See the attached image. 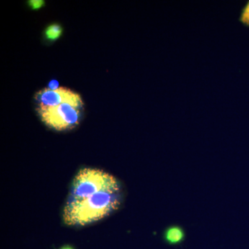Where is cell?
Listing matches in <instances>:
<instances>
[{
  "instance_id": "1",
  "label": "cell",
  "mask_w": 249,
  "mask_h": 249,
  "mask_svg": "<svg viewBox=\"0 0 249 249\" xmlns=\"http://www.w3.org/2000/svg\"><path fill=\"white\" fill-rule=\"evenodd\" d=\"M124 191L120 181L91 192L79 200L66 201L62 213L65 225L81 227L107 217L119 209Z\"/></svg>"
},
{
  "instance_id": "2",
  "label": "cell",
  "mask_w": 249,
  "mask_h": 249,
  "mask_svg": "<svg viewBox=\"0 0 249 249\" xmlns=\"http://www.w3.org/2000/svg\"><path fill=\"white\" fill-rule=\"evenodd\" d=\"M83 104L63 103L53 107H37L42 122L57 131L70 130L79 124Z\"/></svg>"
},
{
  "instance_id": "3",
  "label": "cell",
  "mask_w": 249,
  "mask_h": 249,
  "mask_svg": "<svg viewBox=\"0 0 249 249\" xmlns=\"http://www.w3.org/2000/svg\"><path fill=\"white\" fill-rule=\"evenodd\" d=\"M35 99L37 107H53L63 103L83 104L79 94L62 87L56 90H51L49 88L40 90L36 93Z\"/></svg>"
},
{
  "instance_id": "4",
  "label": "cell",
  "mask_w": 249,
  "mask_h": 249,
  "mask_svg": "<svg viewBox=\"0 0 249 249\" xmlns=\"http://www.w3.org/2000/svg\"><path fill=\"white\" fill-rule=\"evenodd\" d=\"M185 237V232L181 227L173 226L166 229L164 233L165 242L170 245H178L181 243Z\"/></svg>"
},
{
  "instance_id": "5",
  "label": "cell",
  "mask_w": 249,
  "mask_h": 249,
  "mask_svg": "<svg viewBox=\"0 0 249 249\" xmlns=\"http://www.w3.org/2000/svg\"><path fill=\"white\" fill-rule=\"evenodd\" d=\"M62 34V28L60 24H52L47 27L45 31L46 38L49 41H55L58 40Z\"/></svg>"
},
{
  "instance_id": "6",
  "label": "cell",
  "mask_w": 249,
  "mask_h": 249,
  "mask_svg": "<svg viewBox=\"0 0 249 249\" xmlns=\"http://www.w3.org/2000/svg\"><path fill=\"white\" fill-rule=\"evenodd\" d=\"M45 3V1H43V0H31V1H28V4H29L31 9L33 10L41 9V8L43 7Z\"/></svg>"
},
{
  "instance_id": "7",
  "label": "cell",
  "mask_w": 249,
  "mask_h": 249,
  "mask_svg": "<svg viewBox=\"0 0 249 249\" xmlns=\"http://www.w3.org/2000/svg\"><path fill=\"white\" fill-rule=\"evenodd\" d=\"M58 82L55 80H52L49 83V89L51 90H56L58 89Z\"/></svg>"
},
{
  "instance_id": "8",
  "label": "cell",
  "mask_w": 249,
  "mask_h": 249,
  "mask_svg": "<svg viewBox=\"0 0 249 249\" xmlns=\"http://www.w3.org/2000/svg\"><path fill=\"white\" fill-rule=\"evenodd\" d=\"M60 249H74L73 247H71V246H64V247H61Z\"/></svg>"
}]
</instances>
